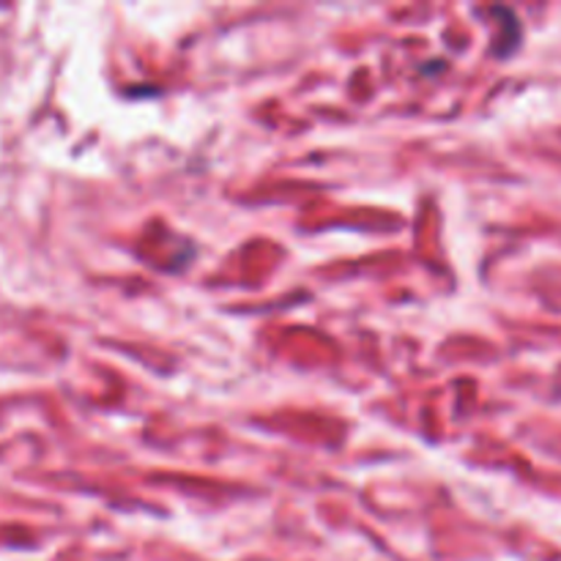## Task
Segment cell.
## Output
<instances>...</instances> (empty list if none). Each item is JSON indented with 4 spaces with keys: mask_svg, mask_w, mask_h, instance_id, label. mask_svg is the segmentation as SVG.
Returning <instances> with one entry per match:
<instances>
[]
</instances>
